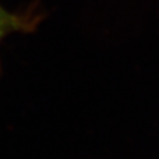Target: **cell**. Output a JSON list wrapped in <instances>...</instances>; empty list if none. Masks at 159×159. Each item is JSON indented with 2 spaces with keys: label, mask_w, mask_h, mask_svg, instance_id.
I'll list each match as a JSON object with an SVG mask.
<instances>
[{
  "label": "cell",
  "mask_w": 159,
  "mask_h": 159,
  "mask_svg": "<svg viewBox=\"0 0 159 159\" xmlns=\"http://www.w3.org/2000/svg\"><path fill=\"white\" fill-rule=\"evenodd\" d=\"M42 16L35 10H27L21 13L8 11L0 3V43L8 35L16 32H31L36 28Z\"/></svg>",
  "instance_id": "cell-1"
}]
</instances>
